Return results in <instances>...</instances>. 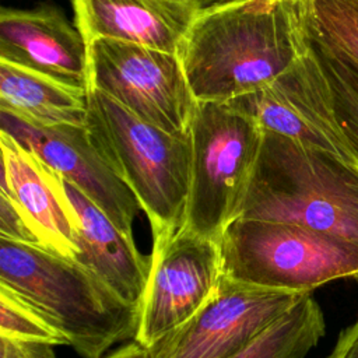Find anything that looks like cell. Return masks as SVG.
<instances>
[{"instance_id":"11","label":"cell","mask_w":358,"mask_h":358,"mask_svg":"<svg viewBox=\"0 0 358 358\" xmlns=\"http://www.w3.org/2000/svg\"><path fill=\"white\" fill-rule=\"evenodd\" d=\"M228 102L256 119L263 130L351 164L337 130L329 84L310 46L273 83Z\"/></svg>"},{"instance_id":"17","label":"cell","mask_w":358,"mask_h":358,"mask_svg":"<svg viewBox=\"0 0 358 358\" xmlns=\"http://www.w3.org/2000/svg\"><path fill=\"white\" fill-rule=\"evenodd\" d=\"M324 331L323 312L309 292L235 358H305Z\"/></svg>"},{"instance_id":"6","label":"cell","mask_w":358,"mask_h":358,"mask_svg":"<svg viewBox=\"0 0 358 358\" xmlns=\"http://www.w3.org/2000/svg\"><path fill=\"white\" fill-rule=\"evenodd\" d=\"M220 248L222 275L252 287L312 292L338 278L358 281V248L303 225L238 217Z\"/></svg>"},{"instance_id":"25","label":"cell","mask_w":358,"mask_h":358,"mask_svg":"<svg viewBox=\"0 0 358 358\" xmlns=\"http://www.w3.org/2000/svg\"><path fill=\"white\" fill-rule=\"evenodd\" d=\"M192 1H194L200 7V10H203V8H207L210 6H214V4H218V3H222V1H228V0H192Z\"/></svg>"},{"instance_id":"21","label":"cell","mask_w":358,"mask_h":358,"mask_svg":"<svg viewBox=\"0 0 358 358\" xmlns=\"http://www.w3.org/2000/svg\"><path fill=\"white\" fill-rule=\"evenodd\" d=\"M0 239L43 248L17 206L4 193H0Z\"/></svg>"},{"instance_id":"8","label":"cell","mask_w":358,"mask_h":358,"mask_svg":"<svg viewBox=\"0 0 358 358\" xmlns=\"http://www.w3.org/2000/svg\"><path fill=\"white\" fill-rule=\"evenodd\" d=\"M309 292L252 287L222 275L186 323L147 348L150 358H235Z\"/></svg>"},{"instance_id":"23","label":"cell","mask_w":358,"mask_h":358,"mask_svg":"<svg viewBox=\"0 0 358 358\" xmlns=\"http://www.w3.org/2000/svg\"><path fill=\"white\" fill-rule=\"evenodd\" d=\"M327 358H358V317L344 329Z\"/></svg>"},{"instance_id":"10","label":"cell","mask_w":358,"mask_h":358,"mask_svg":"<svg viewBox=\"0 0 358 358\" xmlns=\"http://www.w3.org/2000/svg\"><path fill=\"white\" fill-rule=\"evenodd\" d=\"M0 126L87 196L120 231L133 236L140 208L137 199L116 175L87 124L43 126L0 109Z\"/></svg>"},{"instance_id":"14","label":"cell","mask_w":358,"mask_h":358,"mask_svg":"<svg viewBox=\"0 0 358 358\" xmlns=\"http://www.w3.org/2000/svg\"><path fill=\"white\" fill-rule=\"evenodd\" d=\"M71 4L87 45L109 38L175 55L200 13L192 0H71Z\"/></svg>"},{"instance_id":"13","label":"cell","mask_w":358,"mask_h":358,"mask_svg":"<svg viewBox=\"0 0 358 358\" xmlns=\"http://www.w3.org/2000/svg\"><path fill=\"white\" fill-rule=\"evenodd\" d=\"M0 60L90 91L88 46L77 27L50 4L0 13Z\"/></svg>"},{"instance_id":"16","label":"cell","mask_w":358,"mask_h":358,"mask_svg":"<svg viewBox=\"0 0 358 358\" xmlns=\"http://www.w3.org/2000/svg\"><path fill=\"white\" fill-rule=\"evenodd\" d=\"M0 109L43 126L87 124L88 91L0 60Z\"/></svg>"},{"instance_id":"24","label":"cell","mask_w":358,"mask_h":358,"mask_svg":"<svg viewBox=\"0 0 358 358\" xmlns=\"http://www.w3.org/2000/svg\"><path fill=\"white\" fill-rule=\"evenodd\" d=\"M102 358H150V357H148L147 348H144L141 344L134 341V343L120 347L119 350H116Z\"/></svg>"},{"instance_id":"2","label":"cell","mask_w":358,"mask_h":358,"mask_svg":"<svg viewBox=\"0 0 358 358\" xmlns=\"http://www.w3.org/2000/svg\"><path fill=\"white\" fill-rule=\"evenodd\" d=\"M0 287L34 308L83 358H102L137 334L140 306L122 301L76 259L49 249L0 239Z\"/></svg>"},{"instance_id":"20","label":"cell","mask_w":358,"mask_h":358,"mask_svg":"<svg viewBox=\"0 0 358 358\" xmlns=\"http://www.w3.org/2000/svg\"><path fill=\"white\" fill-rule=\"evenodd\" d=\"M0 337L67 345V340L59 330L4 287H0Z\"/></svg>"},{"instance_id":"19","label":"cell","mask_w":358,"mask_h":358,"mask_svg":"<svg viewBox=\"0 0 358 358\" xmlns=\"http://www.w3.org/2000/svg\"><path fill=\"white\" fill-rule=\"evenodd\" d=\"M306 27L333 50L358 64V0H308Z\"/></svg>"},{"instance_id":"7","label":"cell","mask_w":358,"mask_h":358,"mask_svg":"<svg viewBox=\"0 0 358 358\" xmlns=\"http://www.w3.org/2000/svg\"><path fill=\"white\" fill-rule=\"evenodd\" d=\"M90 88L175 136H189L197 99L179 55L109 38L88 45Z\"/></svg>"},{"instance_id":"12","label":"cell","mask_w":358,"mask_h":358,"mask_svg":"<svg viewBox=\"0 0 358 358\" xmlns=\"http://www.w3.org/2000/svg\"><path fill=\"white\" fill-rule=\"evenodd\" d=\"M1 193L17 206L45 249L78 252V220L64 179L36 154L0 130Z\"/></svg>"},{"instance_id":"3","label":"cell","mask_w":358,"mask_h":358,"mask_svg":"<svg viewBox=\"0 0 358 358\" xmlns=\"http://www.w3.org/2000/svg\"><path fill=\"white\" fill-rule=\"evenodd\" d=\"M239 217L303 225L358 248V168L264 130Z\"/></svg>"},{"instance_id":"18","label":"cell","mask_w":358,"mask_h":358,"mask_svg":"<svg viewBox=\"0 0 358 358\" xmlns=\"http://www.w3.org/2000/svg\"><path fill=\"white\" fill-rule=\"evenodd\" d=\"M309 46L329 84L333 112L343 147L358 168V64L341 56L306 27Z\"/></svg>"},{"instance_id":"1","label":"cell","mask_w":358,"mask_h":358,"mask_svg":"<svg viewBox=\"0 0 358 358\" xmlns=\"http://www.w3.org/2000/svg\"><path fill=\"white\" fill-rule=\"evenodd\" d=\"M308 0H228L200 10L179 53L197 101L228 102L285 73L309 50Z\"/></svg>"},{"instance_id":"22","label":"cell","mask_w":358,"mask_h":358,"mask_svg":"<svg viewBox=\"0 0 358 358\" xmlns=\"http://www.w3.org/2000/svg\"><path fill=\"white\" fill-rule=\"evenodd\" d=\"M55 345L0 337V358H56Z\"/></svg>"},{"instance_id":"15","label":"cell","mask_w":358,"mask_h":358,"mask_svg":"<svg viewBox=\"0 0 358 358\" xmlns=\"http://www.w3.org/2000/svg\"><path fill=\"white\" fill-rule=\"evenodd\" d=\"M67 194L78 220L76 260L90 268L122 301L140 306L151 268L134 238L120 231L108 215L78 189L66 182Z\"/></svg>"},{"instance_id":"9","label":"cell","mask_w":358,"mask_h":358,"mask_svg":"<svg viewBox=\"0 0 358 358\" xmlns=\"http://www.w3.org/2000/svg\"><path fill=\"white\" fill-rule=\"evenodd\" d=\"M151 268L134 341L150 348L186 323L213 296L221 278L220 242L180 228L152 245Z\"/></svg>"},{"instance_id":"4","label":"cell","mask_w":358,"mask_h":358,"mask_svg":"<svg viewBox=\"0 0 358 358\" xmlns=\"http://www.w3.org/2000/svg\"><path fill=\"white\" fill-rule=\"evenodd\" d=\"M87 126L99 150L145 213L152 245L183 225L190 180V136L171 134L96 88L88 91Z\"/></svg>"},{"instance_id":"5","label":"cell","mask_w":358,"mask_h":358,"mask_svg":"<svg viewBox=\"0 0 358 358\" xmlns=\"http://www.w3.org/2000/svg\"><path fill=\"white\" fill-rule=\"evenodd\" d=\"M263 134L256 119L229 102H197L189 133L190 180L182 228L221 241L241 215Z\"/></svg>"}]
</instances>
